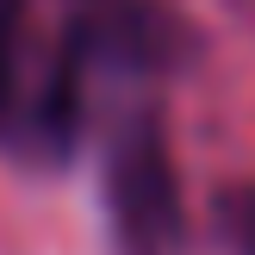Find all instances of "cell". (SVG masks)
I'll return each mask as SVG.
<instances>
[{"mask_svg": "<svg viewBox=\"0 0 255 255\" xmlns=\"http://www.w3.org/2000/svg\"><path fill=\"white\" fill-rule=\"evenodd\" d=\"M106 218L119 255H187L181 181L149 119H125L106 149Z\"/></svg>", "mask_w": 255, "mask_h": 255, "instance_id": "cell-1", "label": "cell"}, {"mask_svg": "<svg viewBox=\"0 0 255 255\" xmlns=\"http://www.w3.org/2000/svg\"><path fill=\"white\" fill-rule=\"evenodd\" d=\"M19 25H25V0H0V131H12V125H19V106H25Z\"/></svg>", "mask_w": 255, "mask_h": 255, "instance_id": "cell-2", "label": "cell"}, {"mask_svg": "<svg viewBox=\"0 0 255 255\" xmlns=\"http://www.w3.org/2000/svg\"><path fill=\"white\" fill-rule=\"evenodd\" d=\"M218 224H224V237H231L237 255H255V187L218 193Z\"/></svg>", "mask_w": 255, "mask_h": 255, "instance_id": "cell-3", "label": "cell"}]
</instances>
